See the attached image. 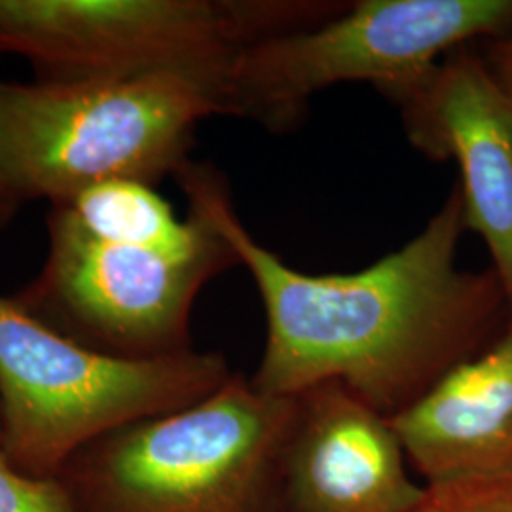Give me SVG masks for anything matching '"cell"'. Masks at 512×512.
Wrapping results in <instances>:
<instances>
[{
	"mask_svg": "<svg viewBox=\"0 0 512 512\" xmlns=\"http://www.w3.org/2000/svg\"><path fill=\"white\" fill-rule=\"evenodd\" d=\"M512 33V0H361L239 52L228 76L226 116L287 128L315 93L366 82L389 99L418 86L475 38Z\"/></svg>",
	"mask_w": 512,
	"mask_h": 512,
	"instance_id": "8992f818",
	"label": "cell"
},
{
	"mask_svg": "<svg viewBox=\"0 0 512 512\" xmlns=\"http://www.w3.org/2000/svg\"><path fill=\"white\" fill-rule=\"evenodd\" d=\"M389 421L425 484L512 475V313L488 346Z\"/></svg>",
	"mask_w": 512,
	"mask_h": 512,
	"instance_id": "30bf717a",
	"label": "cell"
},
{
	"mask_svg": "<svg viewBox=\"0 0 512 512\" xmlns=\"http://www.w3.org/2000/svg\"><path fill=\"white\" fill-rule=\"evenodd\" d=\"M232 266L238 258L217 228L200 247L171 251L95 238L52 207L46 260L14 298L88 348L152 359L192 349V306L203 287Z\"/></svg>",
	"mask_w": 512,
	"mask_h": 512,
	"instance_id": "52a82bcc",
	"label": "cell"
},
{
	"mask_svg": "<svg viewBox=\"0 0 512 512\" xmlns=\"http://www.w3.org/2000/svg\"><path fill=\"white\" fill-rule=\"evenodd\" d=\"M0 512H71L54 480L23 475L0 452Z\"/></svg>",
	"mask_w": 512,
	"mask_h": 512,
	"instance_id": "7c38bea8",
	"label": "cell"
},
{
	"mask_svg": "<svg viewBox=\"0 0 512 512\" xmlns=\"http://www.w3.org/2000/svg\"><path fill=\"white\" fill-rule=\"evenodd\" d=\"M408 512H512V475L425 484L420 501Z\"/></svg>",
	"mask_w": 512,
	"mask_h": 512,
	"instance_id": "8fae6325",
	"label": "cell"
},
{
	"mask_svg": "<svg viewBox=\"0 0 512 512\" xmlns=\"http://www.w3.org/2000/svg\"><path fill=\"white\" fill-rule=\"evenodd\" d=\"M2 437H4V425H2V403H0V446H2Z\"/></svg>",
	"mask_w": 512,
	"mask_h": 512,
	"instance_id": "9a60e30c",
	"label": "cell"
},
{
	"mask_svg": "<svg viewBox=\"0 0 512 512\" xmlns=\"http://www.w3.org/2000/svg\"><path fill=\"white\" fill-rule=\"evenodd\" d=\"M177 179L255 281L268 336L251 382L268 395L338 382L393 418L512 311L494 270L458 266L467 230L459 188L401 249L355 274L311 275L253 238L215 167L190 162Z\"/></svg>",
	"mask_w": 512,
	"mask_h": 512,
	"instance_id": "6da1fadb",
	"label": "cell"
},
{
	"mask_svg": "<svg viewBox=\"0 0 512 512\" xmlns=\"http://www.w3.org/2000/svg\"><path fill=\"white\" fill-rule=\"evenodd\" d=\"M389 418L338 382L296 395L275 512H408L423 494Z\"/></svg>",
	"mask_w": 512,
	"mask_h": 512,
	"instance_id": "9c48e42d",
	"label": "cell"
},
{
	"mask_svg": "<svg viewBox=\"0 0 512 512\" xmlns=\"http://www.w3.org/2000/svg\"><path fill=\"white\" fill-rule=\"evenodd\" d=\"M410 143L456 160L465 226L492 256L512 308V99L484 57L467 46L395 99Z\"/></svg>",
	"mask_w": 512,
	"mask_h": 512,
	"instance_id": "ba28073f",
	"label": "cell"
},
{
	"mask_svg": "<svg viewBox=\"0 0 512 512\" xmlns=\"http://www.w3.org/2000/svg\"><path fill=\"white\" fill-rule=\"evenodd\" d=\"M296 397L234 374L181 410L84 446L54 478L71 512H275Z\"/></svg>",
	"mask_w": 512,
	"mask_h": 512,
	"instance_id": "7a4b0ae2",
	"label": "cell"
},
{
	"mask_svg": "<svg viewBox=\"0 0 512 512\" xmlns=\"http://www.w3.org/2000/svg\"><path fill=\"white\" fill-rule=\"evenodd\" d=\"M499 86L512 99V33L503 38H495L490 55L484 57Z\"/></svg>",
	"mask_w": 512,
	"mask_h": 512,
	"instance_id": "4fadbf2b",
	"label": "cell"
},
{
	"mask_svg": "<svg viewBox=\"0 0 512 512\" xmlns=\"http://www.w3.org/2000/svg\"><path fill=\"white\" fill-rule=\"evenodd\" d=\"M226 116L183 74L95 82L0 78V179L19 202H67L109 181L154 184L190 164L196 128Z\"/></svg>",
	"mask_w": 512,
	"mask_h": 512,
	"instance_id": "3957f363",
	"label": "cell"
},
{
	"mask_svg": "<svg viewBox=\"0 0 512 512\" xmlns=\"http://www.w3.org/2000/svg\"><path fill=\"white\" fill-rule=\"evenodd\" d=\"M19 207H21V202L0 179V232L16 219Z\"/></svg>",
	"mask_w": 512,
	"mask_h": 512,
	"instance_id": "5bb4252c",
	"label": "cell"
},
{
	"mask_svg": "<svg viewBox=\"0 0 512 512\" xmlns=\"http://www.w3.org/2000/svg\"><path fill=\"white\" fill-rule=\"evenodd\" d=\"M232 376L211 351L152 359L101 353L0 293V452L31 478L54 480L84 446L198 403Z\"/></svg>",
	"mask_w": 512,
	"mask_h": 512,
	"instance_id": "277c9868",
	"label": "cell"
},
{
	"mask_svg": "<svg viewBox=\"0 0 512 512\" xmlns=\"http://www.w3.org/2000/svg\"><path fill=\"white\" fill-rule=\"evenodd\" d=\"M342 2L0 0V55L40 82L183 74L220 93L239 52L334 16Z\"/></svg>",
	"mask_w": 512,
	"mask_h": 512,
	"instance_id": "5b68a950",
	"label": "cell"
}]
</instances>
